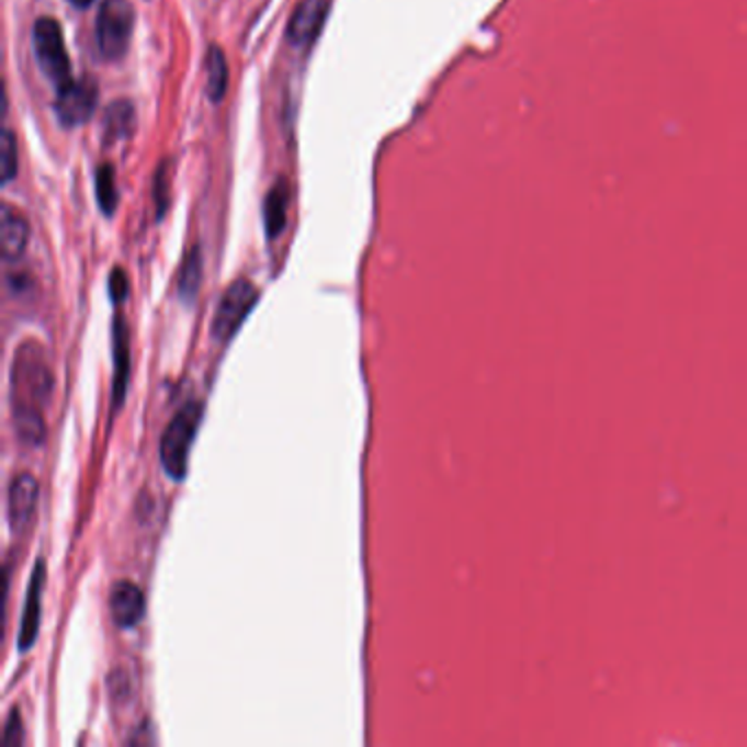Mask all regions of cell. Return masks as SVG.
<instances>
[{
	"label": "cell",
	"mask_w": 747,
	"mask_h": 747,
	"mask_svg": "<svg viewBox=\"0 0 747 747\" xmlns=\"http://www.w3.org/2000/svg\"><path fill=\"white\" fill-rule=\"evenodd\" d=\"M11 406H44L53 391V373L37 342H24L15 349L9 371Z\"/></svg>",
	"instance_id": "obj_1"
},
{
	"label": "cell",
	"mask_w": 747,
	"mask_h": 747,
	"mask_svg": "<svg viewBox=\"0 0 747 747\" xmlns=\"http://www.w3.org/2000/svg\"><path fill=\"white\" fill-rule=\"evenodd\" d=\"M202 419V406L197 401H186L169 421L160 439V463L169 478L182 480L189 469V452Z\"/></svg>",
	"instance_id": "obj_2"
},
{
	"label": "cell",
	"mask_w": 747,
	"mask_h": 747,
	"mask_svg": "<svg viewBox=\"0 0 747 747\" xmlns=\"http://www.w3.org/2000/svg\"><path fill=\"white\" fill-rule=\"evenodd\" d=\"M33 50L42 75L55 86V90L64 88L72 81L70 59L64 44L61 26L55 18L42 15L33 24Z\"/></svg>",
	"instance_id": "obj_3"
},
{
	"label": "cell",
	"mask_w": 747,
	"mask_h": 747,
	"mask_svg": "<svg viewBox=\"0 0 747 747\" xmlns=\"http://www.w3.org/2000/svg\"><path fill=\"white\" fill-rule=\"evenodd\" d=\"M134 7L129 0H103L97 13V44L105 59H121L132 42Z\"/></svg>",
	"instance_id": "obj_4"
},
{
	"label": "cell",
	"mask_w": 747,
	"mask_h": 747,
	"mask_svg": "<svg viewBox=\"0 0 747 747\" xmlns=\"http://www.w3.org/2000/svg\"><path fill=\"white\" fill-rule=\"evenodd\" d=\"M259 301V290L254 283H250L248 279H237L222 296L215 316L211 320V333L217 342H228L239 327L244 325V320L248 318V314L252 312V307Z\"/></svg>",
	"instance_id": "obj_5"
},
{
	"label": "cell",
	"mask_w": 747,
	"mask_h": 747,
	"mask_svg": "<svg viewBox=\"0 0 747 747\" xmlns=\"http://www.w3.org/2000/svg\"><path fill=\"white\" fill-rule=\"evenodd\" d=\"M97 83L90 77L72 79L70 83L59 88L55 97V114L59 123L66 127H77L86 123L97 107Z\"/></svg>",
	"instance_id": "obj_6"
},
{
	"label": "cell",
	"mask_w": 747,
	"mask_h": 747,
	"mask_svg": "<svg viewBox=\"0 0 747 747\" xmlns=\"http://www.w3.org/2000/svg\"><path fill=\"white\" fill-rule=\"evenodd\" d=\"M37 494L39 485L29 472L13 476L7 491V520L13 535L20 537L29 531L37 507Z\"/></svg>",
	"instance_id": "obj_7"
},
{
	"label": "cell",
	"mask_w": 747,
	"mask_h": 747,
	"mask_svg": "<svg viewBox=\"0 0 747 747\" xmlns=\"http://www.w3.org/2000/svg\"><path fill=\"white\" fill-rule=\"evenodd\" d=\"M44 581H46V566L39 559L31 573V581L26 588L20 632H18V649L29 652L39 634V621H42V595H44Z\"/></svg>",
	"instance_id": "obj_8"
},
{
	"label": "cell",
	"mask_w": 747,
	"mask_h": 747,
	"mask_svg": "<svg viewBox=\"0 0 747 747\" xmlns=\"http://www.w3.org/2000/svg\"><path fill=\"white\" fill-rule=\"evenodd\" d=\"M110 614L121 630H132L145 614L143 590L132 581L114 584L110 592Z\"/></svg>",
	"instance_id": "obj_9"
},
{
	"label": "cell",
	"mask_w": 747,
	"mask_h": 747,
	"mask_svg": "<svg viewBox=\"0 0 747 747\" xmlns=\"http://www.w3.org/2000/svg\"><path fill=\"white\" fill-rule=\"evenodd\" d=\"M329 4L327 0H305L296 7V11L290 18L287 24V39L296 46L309 44L318 37L325 18H327Z\"/></svg>",
	"instance_id": "obj_10"
},
{
	"label": "cell",
	"mask_w": 747,
	"mask_h": 747,
	"mask_svg": "<svg viewBox=\"0 0 747 747\" xmlns=\"http://www.w3.org/2000/svg\"><path fill=\"white\" fill-rule=\"evenodd\" d=\"M112 353H114L112 395H114V410H118V406L125 399L127 380H129V331L121 316L114 318V327H112Z\"/></svg>",
	"instance_id": "obj_11"
},
{
	"label": "cell",
	"mask_w": 747,
	"mask_h": 747,
	"mask_svg": "<svg viewBox=\"0 0 747 747\" xmlns=\"http://www.w3.org/2000/svg\"><path fill=\"white\" fill-rule=\"evenodd\" d=\"M29 241V224L26 219L13 211L11 206L2 208V224H0V248L7 261H15L22 257Z\"/></svg>",
	"instance_id": "obj_12"
},
{
	"label": "cell",
	"mask_w": 747,
	"mask_h": 747,
	"mask_svg": "<svg viewBox=\"0 0 747 747\" xmlns=\"http://www.w3.org/2000/svg\"><path fill=\"white\" fill-rule=\"evenodd\" d=\"M13 430L15 437L22 445L29 448H37L44 443L46 439V423L44 417L39 412V408L35 406H13Z\"/></svg>",
	"instance_id": "obj_13"
},
{
	"label": "cell",
	"mask_w": 747,
	"mask_h": 747,
	"mask_svg": "<svg viewBox=\"0 0 747 747\" xmlns=\"http://www.w3.org/2000/svg\"><path fill=\"white\" fill-rule=\"evenodd\" d=\"M287 204H290V186L285 180L276 182V186L268 193L265 206H263V217H265V230L268 237L274 239L276 235L283 233L285 219H287Z\"/></svg>",
	"instance_id": "obj_14"
},
{
	"label": "cell",
	"mask_w": 747,
	"mask_h": 747,
	"mask_svg": "<svg viewBox=\"0 0 747 747\" xmlns=\"http://www.w3.org/2000/svg\"><path fill=\"white\" fill-rule=\"evenodd\" d=\"M228 88V64L219 46H211L206 55V92L213 101H222Z\"/></svg>",
	"instance_id": "obj_15"
},
{
	"label": "cell",
	"mask_w": 747,
	"mask_h": 747,
	"mask_svg": "<svg viewBox=\"0 0 747 747\" xmlns=\"http://www.w3.org/2000/svg\"><path fill=\"white\" fill-rule=\"evenodd\" d=\"M105 138L107 143L118 140V138H127L134 132V110L129 101H114L107 105L105 118Z\"/></svg>",
	"instance_id": "obj_16"
},
{
	"label": "cell",
	"mask_w": 747,
	"mask_h": 747,
	"mask_svg": "<svg viewBox=\"0 0 747 747\" xmlns=\"http://www.w3.org/2000/svg\"><path fill=\"white\" fill-rule=\"evenodd\" d=\"M200 281H202V257H200V250L193 248L189 257L184 259L180 268V276H178V294L184 303H191L195 298Z\"/></svg>",
	"instance_id": "obj_17"
},
{
	"label": "cell",
	"mask_w": 747,
	"mask_h": 747,
	"mask_svg": "<svg viewBox=\"0 0 747 747\" xmlns=\"http://www.w3.org/2000/svg\"><path fill=\"white\" fill-rule=\"evenodd\" d=\"M97 202L99 208L103 211V215H112L118 202L116 195V180H114V169L112 165H101L97 169Z\"/></svg>",
	"instance_id": "obj_18"
},
{
	"label": "cell",
	"mask_w": 747,
	"mask_h": 747,
	"mask_svg": "<svg viewBox=\"0 0 747 747\" xmlns=\"http://www.w3.org/2000/svg\"><path fill=\"white\" fill-rule=\"evenodd\" d=\"M0 160H2V178H4V182H11L15 171H18V149H15V138H13L11 129H4V134H2Z\"/></svg>",
	"instance_id": "obj_19"
},
{
	"label": "cell",
	"mask_w": 747,
	"mask_h": 747,
	"mask_svg": "<svg viewBox=\"0 0 747 747\" xmlns=\"http://www.w3.org/2000/svg\"><path fill=\"white\" fill-rule=\"evenodd\" d=\"M24 742V728H22V715L18 709H11L4 733H2V746H22Z\"/></svg>",
	"instance_id": "obj_20"
},
{
	"label": "cell",
	"mask_w": 747,
	"mask_h": 747,
	"mask_svg": "<svg viewBox=\"0 0 747 747\" xmlns=\"http://www.w3.org/2000/svg\"><path fill=\"white\" fill-rule=\"evenodd\" d=\"M107 292H110V298L114 303H123L127 298V292H129V283H127V274L121 270V268H114L110 279H107Z\"/></svg>",
	"instance_id": "obj_21"
},
{
	"label": "cell",
	"mask_w": 747,
	"mask_h": 747,
	"mask_svg": "<svg viewBox=\"0 0 747 747\" xmlns=\"http://www.w3.org/2000/svg\"><path fill=\"white\" fill-rule=\"evenodd\" d=\"M129 678L125 676V671H114L110 678H107V689H110V695L112 700H127L129 698Z\"/></svg>",
	"instance_id": "obj_22"
},
{
	"label": "cell",
	"mask_w": 747,
	"mask_h": 747,
	"mask_svg": "<svg viewBox=\"0 0 747 747\" xmlns=\"http://www.w3.org/2000/svg\"><path fill=\"white\" fill-rule=\"evenodd\" d=\"M167 169H169V162H162L160 169L156 171V191H154V197H156V204H158V215H162V211H165V206H167V186H169Z\"/></svg>",
	"instance_id": "obj_23"
},
{
	"label": "cell",
	"mask_w": 747,
	"mask_h": 747,
	"mask_svg": "<svg viewBox=\"0 0 747 747\" xmlns=\"http://www.w3.org/2000/svg\"><path fill=\"white\" fill-rule=\"evenodd\" d=\"M70 2H72L75 7H81V9H83V7H88V4L94 2V0H70Z\"/></svg>",
	"instance_id": "obj_24"
}]
</instances>
